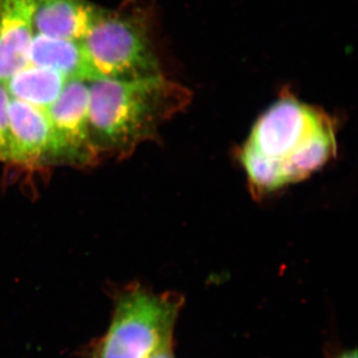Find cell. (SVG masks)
<instances>
[{
    "instance_id": "52a82bcc",
    "label": "cell",
    "mask_w": 358,
    "mask_h": 358,
    "mask_svg": "<svg viewBox=\"0 0 358 358\" xmlns=\"http://www.w3.org/2000/svg\"><path fill=\"white\" fill-rule=\"evenodd\" d=\"M35 0H0V83L30 65Z\"/></svg>"
},
{
    "instance_id": "277c9868",
    "label": "cell",
    "mask_w": 358,
    "mask_h": 358,
    "mask_svg": "<svg viewBox=\"0 0 358 358\" xmlns=\"http://www.w3.org/2000/svg\"><path fill=\"white\" fill-rule=\"evenodd\" d=\"M81 42L98 79H129L159 73L147 32L134 17L96 8Z\"/></svg>"
},
{
    "instance_id": "3957f363",
    "label": "cell",
    "mask_w": 358,
    "mask_h": 358,
    "mask_svg": "<svg viewBox=\"0 0 358 358\" xmlns=\"http://www.w3.org/2000/svg\"><path fill=\"white\" fill-rule=\"evenodd\" d=\"M183 300L133 287L120 294L99 358H148L173 341Z\"/></svg>"
},
{
    "instance_id": "8fae6325",
    "label": "cell",
    "mask_w": 358,
    "mask_h": 358,
    "mask_svg": "<svg viewBox=\"0 0 358 358\" xmlns=\"http://www.w3.org/2000/svg\"><path fill=\"white\" fill-rule=\"evenodd\" d=\"M10 96L0 83V160L8 162V108Z\"/></svg>"
},
{
    "instance_id": "9c48e42d",
    "label": "cell",
    "mask_w": 358,
    "mask_h": 358,
    "mask_svg": "<svg viewBox=\"0 0 358 358\" xmlns=\"http://www.w3.org/2000/svg\"><path fill=\"white\" fill-rule=\"evenodd\" d=\"M30 65L50 68L66 79H98L90 64L81 41L38 34L33 37L29 54Z\"/></svg>"
},
{
    "instance_id": "4fadbf2b",
    "label": "cell",
    "mask_w": 358,
    "mask_h": 358,
    "mask_svg": "<svg viewBox=\"0 0 358 358\" xmlns=\"http://www.w3.org/2000/svg\"><path fill=\"white\" fill-rule=\"evenodd\" d=\"M338 358H357V350H352V352L348 350V352H346L345 353H343V355H339Z\"/></svg>"
},
{
    "instance_id": "30bf717a",
    "label": "cell",
    "mask_w": 358,
    "mask_h": 358,
    "mask_svg": "<svg viewBox=\"0 0 358 358\" xmlns=\"http://www.w3.org/2000/svg\"><path fill=\"white\" fill-rule=\"evenodd\" d=\"M66 80L50 68L28 65L4 85L10 98L47 110L57 100Z\"/></svg>"
},
{
    "instance_id": "5b68a950",
    "label": "cell",
    "mask_w": 358,
    "mask_h": 358,
    "mask_svg": "<svg viewBox=\"0 0 358 358\" xmlns=\"http://www.w3.org/2000/svg\"><path fill=\"white\" fill-rule=\"evenodd\" d=\"M90 81L67 79L46 110L52 131L51 164L86 166L100 159L90 134Z\"/></svg>"
},
{
    "instance_id": "7c38bea8",
    "label": "cell",
    "mask_w": 358,
    "mask_h": 358,
    "mask_svg": "<svg viewBox=\"0 0 358 358\" xmlns=\"http://www.w3.org/2000/svg\"><path fill=\"white\" fill-rule=\"evenodd\" d=\"M148 358H174L173 350H171V343L155 350Z\"/></svg>"
},
{
    "instance_id": "7a4b0ae2",
    "label": "cell",
    "mask_w": 358,
    "mask_h": 358,
    "mask_svg": "<svg viewBox=\"0 0 358 358\" xmlns=\"http://www.w3.org/2000/svg\"><path fill=\"white\" fill-rule=\"evenodd\" d=\"M89 124L99 155L127 157L159 136L167 120L190 103V92L160 73L90 81Z\"/></svg>"
},
{
    "instance_id": "6da1fadb",
    "label": "cell",
    "mask_w": 358,
    "mask_h": 358,
    "mask_svg": "<svg viewBox=\"0 0 358 358\" xmlns=\"http://www.w3.org/2000/svg\"><path fill=\"white\" fill-rule=\"evenodd\" d=\"M336 150L333 117L286 95L257 120L238 159L250 192L262 199L312 176L336 157Z\"/></svg>"
},
{
    "instance_id": "ba28073f",
    "label": "cell",
    "mask_w": 358,
    "mask_h": 358,
    "mask_svg": "<svg viewBox=\"0 0 358 358\" xmlns=\"http://www.w3.org/2000/svg\"><path fill=\"white\" fill-rule=\"evenodd\" d=\"M96 9L88 0H35L33 27L47 36L82 41Z\"/></svg>"
},
{
    "instance_id": "8992f818",
    "label": "cell",
    "mask_w": 358,
    "mask_h": 358,
    "mask_svg": "<svg viewBox=\"0 0 358 358\" xmlns=\"http://www.w3.org/2000/svg\"><path fill=\"white\" fill-rule=\"evenodd\" d=\"M52 131L46 110L10 98L8 162L28 167L51 164Z\"/></svg>"
}]
</instances>
